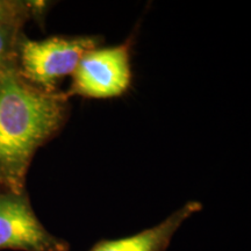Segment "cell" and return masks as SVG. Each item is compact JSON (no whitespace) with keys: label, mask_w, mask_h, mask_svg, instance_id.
I'll return each instance as SVG.
<instances>
[{"label":"cell","mask_w":251,"mask_h":251,"mask_svg":"<svg viewBox=\"0 0 251 251\" xmlns=\"http://www.w3.org/2000/svg\"><path fill=\"white\" fill-rule=\"evenodd\" d=\"M23 26L0 25V76L17 59L18 41Z\"/></svg>","instance_id":"obj_7"},{"label":"cell","mask_w":251,"mask_h":251,"mask_svg":"<svg viewBox=\"0 0 251 251\" xmlns=\"http://www.w3.org/2000/svg\"><path fill=\"white\" fill-rule=\"evenodd\" d=\"M0 250L70 251V246L41 224L26 190L0 188Z\"/></svg>","instance_id":"obj_4"},{"label":"cell","mask_w":251,"mask_h":251,"mask_svg":"<svg viewBox=\"0 0 251 251\" xmlns=\"http://www.w3.org/2000/svg\"><path fill=\"white\" fill-rule=\"evenodd\" d=\"M70 103L64 92L29 83L17 59L0 76V188L26 190V176L37 149L67 124Z\"/></svg>","instance_id":"obj_1"},{"label":"cell","mask_w":251,"mask_h":251,"mask_svg":"<svg viewBox=\"0 0 251 251\" xmlns=\"http://www.w3.org/2000/svg\"><path fill=\"white\" fill-rule=\"evenodd\" d=\"M98 36H50L30 40L23 33L17 47L19 71L29 83L55 92L63 78L72 76L81 57L100 46Z\"/></svg>","instance_id":"obj_2"},{"label":"cell","mask_w":251,"mask_h":251,"mask_svg":"<svg viewBox=\"0 0 251 251\" xmlns=\"http://www.w3.org/2000/svg\"><path fill=\"white\" fill-rule=\"evenodd\" d=\"M131 83L130 43L96 47L78 63L72 83L64 94L87 99H112L124 96Z\"/></svg>","instance_id":"obj_3"},{"label":"cell","mask_w":251,"mask_h":251,"mask_svg":"<svg viewBox=\"0 0 251 251\" xmlns=\"http://www.w3.org/2000/svg\"><path fill=\"white\" fill-rule=\"evenodd\" d=\"M47 2L0 0V25L25 26L28 20L45 13Z\"/></svg>","instance_id":"obj_6"},{"label":"cell","mask_w":251,"mask_h":251,"mask_svg":"<svg viewBox=\"0 0 251 251\" xmlns=\"http://www.w3.org/2000/svg\"><path fill=\"white\" fill-rule=\"evenodd\" d=\"M201 208L199 201H188L161 224L128 237L99 241L90 251H165L181 225Z\"/></svg>","instance_id":"obj_5"}]
</instances>
